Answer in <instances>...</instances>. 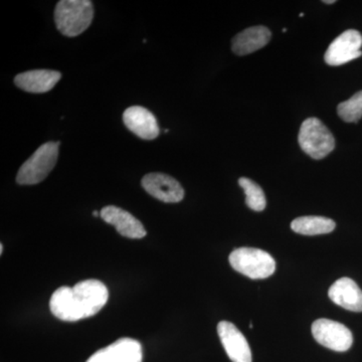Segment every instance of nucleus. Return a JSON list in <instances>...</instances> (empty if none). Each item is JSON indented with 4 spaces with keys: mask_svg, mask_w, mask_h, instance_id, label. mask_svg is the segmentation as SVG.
Segmentation results:
<instances>
[{
    "mask_svg": "<svg viewBox=\"0 0 362 362\" xmlns=\"http://www.w3.org/2000/svg\"><path fill=\"white\" fill-rule=\"evenodd\" d=\"M109 292L101 281L90 279L74 286H63L49 300L52 315L59 320L75 322L94 316L108 301Z\"/></svg>",
    "mask_w": 362,
    "mask_h": 362,
    "instance_id": "nucleus-1",
    "label": "nucleus"
},
{
    "mask_svg": "<svg viewBox=\"0 0 362 362\" xmlns=\"http://www.w3.org/2000/svg\"><path fill=\"white\" fill-rule=\"evenodd\" d=\"M94 18L90 0H62L54 9V23L62 35L74 37L89 28Z\"/></svg>",
    "mask_w": 362,
    "mask_h": 362,
    "instance_id": "nucleus-2",
    "label": "nucleus"
},
{
    "mask_svg": "<svg viewBox=\"0 0 362 362\" xmlns=\"http://www.w3.org/2000/svg\"><path fill=\"white\" fill-rule=\"evenodd\" d=\"M298 142L300 147L311 158H325L335 148V138L330 130L319 119H306L300 127Z\"/></svg>",
    "mask_w": 362,
    "mask_h": 362,
    "instance_id": "nucleus-3",
    "label": "nucleus"
},
{
    "mask_svg": "<svg viewBox=\"0 0 362 362\" xmlns=\"http://www.w3.org/2000/svg\"><path fill=\"white\" fill-rule=\"evenodd\" d=\"M59 142H47L37 149L21 165L16 175L21 185H33L42 182L49 175L58 161Z\"/></svg>",
    "mask_w": 362,
    "mask_h": 362,
    "instance_id": "nucleus-4",
    "label": "nucleus"
},
{
    "mask_svg": "<svg viewBox=\"0 0 362 362\" xmlns=\"http://www.w3.org/2000/svg\"><path fill=\"white\" fill-rule=\"evenodd\" d=\"M230 266L251 279H266L273 275L276 262L269 252L256 247H240L230 255Z\"/></svg>",
    "mask_w": 362,
    "mask_h": 362,
    "instance_id": "nucleus-5",
    "label": "nucleus"
},
{
    "mask_svg": "<svg viewBox=\"0 0 362 362\" xmlns=\"http://www.w3.org/2000/svg\"><path fill=\"white\" fill-rule=\"evenodd\" d=\"M312 333L319 344L337 352L347 351L352 346L351 331L337 321L321 318L312 325Z\"/></svg>",
    "mask_w": 362,
    "mask_h": 362,
    "instance_id": "nucleus-6",
    "label": "nucleus"
},
{
    "mask_svg": "<svg viewBox=\"0 0 362 362\" xmlns=\"http://www.w3.org/2000/svg\"><path fill=\"white\" fill-rule=\"evenodd\" d=\"M362 35L358 30H349L331 42L324 59L327 65L338 66L362 56Z\"/></svg>",
    "mask_w": 362,
    "mask_h": 362,
    "instance_id": "nucleus-7",
    "label": "nucleus"
},
{
    "mask_svg": "<svg viewBox=\"0 0 362 362\" xmlns=\"http://www.w3.org/2000/svg\"><path fill=\"white\" fill-rule=\"evenodd\" d=\"M141 343L132 338H121L98 350L87 362H142Z\"/></svg>",
    "mask_w": 362,
    "mask_h": 362,
    "instance_id": "nucleus-8",
    "label": "nucleus"
},
{
    "mask_svg": "<svg viewBox=\"0 0 362 362\" xmlns=\"http://www.w3.org/2000/svg\"><path fill=\"white\" fill-rule=\"evenodd\" d=\"M141 185L151 197L163 202L176 204L185 197L180 183L164 173H149L142 178Z\"/></svg>",
    "mask_w": 362,
    "mask_h": 362,
    "instance_id": "nucleus-9",
    "label": "nucleus"
},
{
    "mask_svg": "<svg viewBox=\"0 0 362 362\" xmlns=\"http://www.w3.org/2000/svg\"><path fill=\"white\" fill-rule=\"evenodd\" d=\"M218 334L226 354L233 362H252V351L246 337L233 323L221 321Z\"/></svg>",
    "mask_w": 362,
    "mask_h": 362,
    "instance_id": "nucleus-10",
    "label": "nucleus"
},
{
    "mask_svg": "<svg viewBox=\"0 0 362 362\" xmlns=\"http://www.w3.org/2000/svg\"><path fill=\"white\" fill-rule=\"evenodd\" d=\"M100 216L109 225L115 226L117 232L129 239H142L146 235V230L141 221L133 214L118 206H108L102 209Z\"/></svg>",
    "mask_w": 362,
    "mask_h": 362,
    "instance_id": "nucleus-11",
    "label": "nucleus"
},
{
    "mask_svg": "<svg viewBox=\"0 0 362 362\" xmlns=\"http://www.w3.org/2000/svg\"><path fill=\"white\" fill-rule=\"evenodd\" d=\"M123 121L126 127L141 139L153 140L158 137L159 127L156 116L143 107L133 106L126 109Z\"/></svg>",
    "mask_w": 362,
    "mask_h": 362,
    "instance_id": "nucleus-12",
    "label": "nucleus"
},
{
    "mask_svg": "<svg viewBox=\"0 0 362 362\" xmlns=\"http://www.w3.org/2000/svg\"><path fill=\"white\" fill-rule=\"evenodd\" d=\"M331 301L352 312H362V290L350 278H341L331 286L328 292Z\"/></svg>",
    "mask_w": 362,
    "mask_h": 362,
    "instance_id": "nucleus-13",
    "label": "nucleus"
},
{
    "mask_svg": "<svg viewBox=\"0 0 362 362\" xmlns=\"http://www.w3.org/2000/svg\"><path fill=\"white\" fill-rule=\"evenodd\" d=\"M61 78L62 74L58 71H28L16 76L14 84L25 92L42 94L52 90Z\"/></svg>",
    "mask_w": 362,
    "mask_h": 362,
    "instance_id": "nucleus-14",
    "label": "nucleus"
},
{
    "mask_svg": "<svg viewBox=\"0 0 362 362\" xmlns=\"http://www.w3.org/2000/svg\"><path fill=\"white\" fill-rule=\"evenodd\" d=\"M272 33L266 26H252L238 33L233 37L232 49L238 56H246L266 47L270 42Z\"/></svg>",
    "mask_w": 362,
    "mask_h": 362,
    "instance_id": "nucleus-15",
    "label": "nucleus"
},
{
    "mask_svg": "<svg viewBox=\"0 0 362 362\" xmlns=\"http://www.w3.org/2000/svg\"><path fill=\"white\" fill-rule=\"evenodd\" d=\"M337 223L331 218L324 216H301L291 223V228L295 233L304 235H316L329 233L334 230Z\"/></svg>",
    "mask_w": 362,
    "mask_h": 362,
    "instance_id": "nucleus-16",
    "label": "nucleus"
},
{
    "mask_svg": "<svg viewBox=\"0 0 362 362\" xmlns=\"http://www.w3.org/2000/svg\"><path fill=\"white\" fill-rule=\"evenodd\" d=\"M240 187L244 189L246 194V204L250 209L255 211H263L266 209L267 201L264 190L258 183L250 180V178L242 177L239 180Z\"/></svg>",
    "mask_w": 362,
    "mask_h": 362,
    "instance_id": "nucleus-17",
    "label": "nucleus"
},
{
    "mask_svg": "<svg viewBox=\"0 0 362 362\" xmlns=\"http://www.w3.org/2000/svg\"><path fill=\"white\" fill-rule=\"evenodd\" d=\"M337 114L344 122L357 123L362 117V90L338 105Z\"/></svg>",
    "mask_w": 362,
    "mask_h": 362,
    "instance_id": "nucleus-18",
    "label": "nucleus"
},
{
    "mask_svg": "<svg viewBox=\"0 0 362 362\" xmlns=\"http://www.w3.org/2000/svg\"><path fill=\"white\" fill-rule=\"evenodd\" d=\"M335 0H325V1H323V4H335Z\"/></svg>",
    "mask_w": 362,
    "mask_h": 362,
    "instance_id": "nucleus-19",
    "label": "nucleus"
},
{
    "mask_svg": "<svg viewBox=\"0 0 362 362\" xmlns=\"http://www.w3.org/2000/svg\"><path fill=\"white\" fill-rule=\"evenodd\" d=\"M2 252H4V245H0V254H2Z\"/></svg>",
    "mask_w": 362,
    "mask_h": 362,
    "instance_id": "nucleus-20",
    "label": "nucleus"
},
{
    "mask_svg": "<svg viewBox=\"0 0 362 362\" xmlns=\"http://www.w3.org/2000/svg\"><path fill=\"white\" fill-rule=\"evenodd\" d=\"M93 216H100V214L98 213L97 211H95L94 213H93Z\"/></svg>",
    "mask_w": 362,
    "mask_h": 362,
    "instance_id": "nucleus-21",
    "label": "nucleus"
},
{
    "mask_svg": "<svg viewBox=\"0 0 362 362\" xmlns=\"http://www.w3.org/2000/svg\"><path fill=\"white\" fill-rule=\"evenodd\" d=\"M300 18H302V16H304V13H300Z\"/></svg>",
    "mask_w": 362,
    "mask_h": 362,
    "instance_id": "nucleus-22",
    "label": "nucleus"
}]
</instances>
